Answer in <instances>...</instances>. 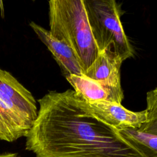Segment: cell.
<instances>
[{
  "label": "cell",
  "mask_w": 157,
  "mask_h": 157,
  "mask_svg": "<svg viewBox=\"0 0 157 157\" xmlns=\"http://www.w3.org/2000/svg\"><path fill=\"white\" fill-rule=\"evenodd\" d=\"M38 102L25 144L36 157H145L74 90L50 91Z\"/></svg>",
  "instance_id": "cell-1"
},
{
  "label": "cell",
  "mask_w": 157,
  "mask_h": 157,
  "mask_svg": "<svg viewBox=\"0 0 157 157\" xmlns=\"http://www.w3.org/2000/svg\"><path fill=\"white\" fill-rule=\"evenodd\" d=\"M0 157H18L17 153H5L0 154Z\"/></svg>",
  "instance_id": "cell-10"
},
{
  "label": "cell",
  "mask_w": 157,
  "mask_h": 157,
  "mask_svg": "<svg viewBox=\"0 0 157 157\" xmlns=\"http://www.w3.org/2000/svg\"><path fill=\"white\" fill-rule=\"evenodd\" d=\"M29 26L51 52L65 78L85 74L74 53L67 45L55 38L49 30L34 21L29 23Z\"/></svg>",
  "instance_id": "cell-6"
},
{
  "label": "cell",
  "mask_w": 157,
  "mask_h": 157,
  "mask_svg": "<svg viewBox=\"0 0 157 157\" xmlns=\"http://www.w3.org/2000/svg\"><path fill=\"white\" fill-rule=\"evenodd\" d=\"M91 31L99 52L109 50L123 61L134 49L122 26L120 6L114 0H83Z\"/></svg>",
  "instance_id": "cell-4"
},
{
  "label": "cell",
  "mask_w": 157,
  "mask_h": 157,
  "mask_svg": "<svg viewBox=\"0 0 157 157\" xmlns=\"http://www.w3.org/2000/svg\"><path fill=\"white\" fill-rule=\"evenodd\" d=\"M66 79L74 88V90L88 102L104 101L121 104L124 98L122 89L104 85L87 77L84 74L71 75Z\"/></svg>",
  "instance_id": "cell-8"
},
{
  "label": "cell",
  "mask_w": 157,
  "mask_h": 157,
  "mask_svg": "<svg viewBox=\"0 0 157 157\" xmlns=\"http://www.w3.org/2000/svg\"><path fill=\"white\" fill-rule=\"evenodd\" d=\"M146 102L147 121L139 130L157 136V88L147 92Z\"/></svg>",
  "instance_id": "cell-9"
},
{
  "label": "cell",
  "mask_w": 157,
  "mask_h": 157,
  "mask_svg": "<svg viewBox=\"0 0 157 157\" xmlns=\"http://www.w3.org/2000/svg\"><path fill=\"white\" fill-rule=\"evenodd\" d=\"M49 31L73 52L84 72L98 55L83 0H51Z\"/></svg>",
  "instance_id": "cell-2"
},
{
  "label": "cell",
  "mask_w": 157,
  "mask_h": 157,
  "mask_svg": "<svg viewBox=\"0 0 157 157\" xmlns=\"http://www.w3.org/2000/svg\"><path fill=\"white\" fill-rule=\"evenodd\" d=\"M89 105L101 120L118 129H139L147 121L145 109L133 112L116 102L99 101L88 102Z\"/></svg>",
  "instance_id": "cell-5"
},
{
  "label": "cell",
  "mask_w": 157,
  "mask_h": 157,
  "mask_svg": "<svg viewBox=\"0 0 157 157\" xmlns=\"http://www.w3.org/2000/svg\"><path fill=\"white\" fill-rule=\"evenodd\" d=\"M123 62L121 58L114 52L104 50L99 52L84 75L104 85L122 89L120 68Z\"/></svg>",
  "instance_id": "cell-7"
},
{
  "label": "cell",
  "mask_w": 157,
  "mask_h": 157,
  "mask_svg": "<svg viewBox=\"0 0 157 157\" xmlns=\"http://www.w3.org/2000/svg\"><path fill=\"white\" fill-rule=\"evenodd\" d=\"M31 93L10 72L0 68V140L26 137L37 116Z\"/></svg>",
  "instance_id": "cell-3"
}]
</instances>
